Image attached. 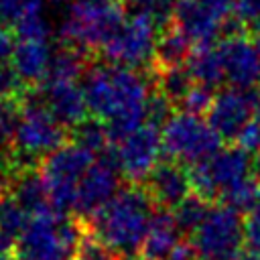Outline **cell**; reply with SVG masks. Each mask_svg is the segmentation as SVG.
<instances>
[{"mask_svg":"<svg viewBox=\"0 0 260 260\" xmlns=\"http://www.w3.org/2000/svg\"><path fill=\"white\" fill-rule=\"evenodd\" d=\"M12 28L18 41H49L51 24L45 16L43 0H28Z\"/></svg>","mask_w":260,"mask_h":260,"instance_id":"obj_24","label":"cell"},{"mask_svg":"<svg viewBox=\"0 0 260 260\" xmlns=\"http://www.w3.org/2000/svg\"><path fill=\"white\" fill-rule=\"evenodd\" d=\"M187 69L197 85L215 89L225 81V71H223V61L219 47L207 45V47H195L193 57L187 63Z\"/></svg>","mask_w":260,"mask_h":260,"instance_id":"obj_21","label":"cell"},{"mask_svg":"<svg viewBox=\"0 0 260 260\" xmlns=\"http://www.w3.org/2000/svg\"><path fill=\"white\" fill-rule=\"evenodd\" d=\"M181 230L169 209H158L152 215L150 230L142 244V260H169L171 254L181 246Z\"/></svg>","mask_w":260,"mask_h":260,"instance_id":"obj_18","label":"cell"},{"mask_svg":"<svg viewBox=\"0 0 260 260\" xmlns=\"http://www.w3.org/2000/svg\"><path fill=\"white\" fill-rule=\"evenodd\" d=\"M195 49L191 39L175 24L158 32L156 49H154V65L156 69H171V67H185L193 57Z\"/></svg>","mask_w":260,"mask_h":260,"instance_id":"obj_20","label":"cell"},{"mask_svg":"<svg viewBox=\"0 0 260 260\" xmlns=\"http://www.w3.org/2000/svg\"><path fill=\"white\" fill-rule=\"evenodd\" d=\"M14 246H16V240H12L4 232H0V254H10Z\"/></svg>","mask_w":260,"mask_h":260,"instance_id":"obj_38","label":"cell"},{"mask_svg":"<svg viewBox=\"0 0 260 260\" xmlns=\"http://www.w3.org/2000/svg\"><path fill=\"white\" fill-rule=\"evenodd\" d=\"M244 238H246L248 250L260 254V209L248 213L244 221Z\"/></svg>","mask_w":260,"mask_h":260,"instance_id":"obj_35","label":"cell"},{"mask_svg":"<svg viewBox=\"0 0 260 260\" xmlns=\"http://www.w3.org/2000/svg\"><path fill=\"white\" fill-rule=\"evenodd\" d=\"M177 0H130V12L146 18L158 30L169 28L175 22Z\"/></svg>","mask_w":260,"mask_h":260,"instance_id":"obj_28","label":"cell"},{"mask_svg":"<svg viewBox=\"0 0 260 260\" xmlns=\"http://www.w3.org/2000/svg\"><path fill=\"white\" fill-rule=\"evenodd\" d=\"M215 89H209V87H203V85H193V89L187 93V98L183 100L181 108L183 112L187 114H193V116H203L211 110L213 106V100H215Z\"/></svg>","mask_w":260,"mask_h":260,"instance_id":"obj_30","label":"cell"},{"mask_svg":"<svg viewBox=\"0 0 260 260\" xmlns=\"http://www.w3.org/2000/svg\"><path fill=\"white\" fill-rule=\"evenodd\" d=\"M71 142L81 146L83 150L91 152L93 156H102L112 146V136L106 126V122L98 118H85L81 124L69 130Z\"/></svg>","mask_w":260,"mask_h":260,"instance_id":"obj_25","label":"cell"},{"mask_svg":"<svg viewBox=\"0 0 260 260\" xmlns=\"http://www.w3.org/2000/svg\"><path fill=\"white\" fill-rule=\"evenodd\" d=\"M20 116V102L0 98V142L10 144Z\"/></svg>","mask_w":260,"mask_h":260,"instance_id":"obj_31","label":"cell"},{"mask_svg":"<svg viewBox=\"0 0 260 260\" xmlns=\"http://www.w3.org/2000/svg\"><path fill=\"white\" fill-rule=\"evenodd\" d=\"M217 47L230 87L252 91L254 85L260 81V45L244 35L221 41Z\"/></svg>","mask_w":260,"mask_h":260,"instance_id":"obj_14","label":"cell"},{"mask_svg":"<svg viewBox=\"0 0 260 260\" xmlns=\"http://www.w3.org/2000/svg\"><path fill=\"white\" fill-rule=\"evenodd\" d=\"M144 189L158 209H175L193 193L189 171L177 160H160L146 177Z\"/></svg>","mask_w":260,"mask_h":260,"instance_id":"obj_16","label":"cell"},{"mask_svg":"<svg viewBox=\"0 0 260 260\" xmlns=\"http://www.w3.org/2000/svg\"><path fill=\"white\" fill-rule=\"evenodd\" d=\"M87 110L106 122L112 142L146 124V108L154 89L152 69L134 71L108 61H91L81 77Z\"/></svg>","mask_w":260,"mask_h":260,"instance_id":"obj_1","label":"cell"},{"mask_svg":"<svg viewBox=\"0 0 260 260\" xmlns=\"http://www.w3.org/2000/svg\"><path fill=\"white\" fill-rule=\"evenodd\" d=\"M234 16L242 24H256L260 20V0H234Z\"/></svg>","mask_w":260,"mask_h":260,"instance_id":"obj_34","label":"cell"},{"mask_svg":"<svg viewBox=\"0 0 260 260\" xmlns=\"http://www.w3.org/2000/svg\"><path fill=\"white\" fill-rule=\"evenodd\" d=\"M85 238L87 230L77 217L45 213L30 217L14 250L18 260H77Z\"/></svg>","mask_w":260,"mask_h":260,"instance_id":"obj_4","label":"cell"},{"mask_svg":"<svg viewBox=\"0 0 260 260\" xmlns=\"http://www.w3.org/2000/svg\"><path fill=\"white\" fill-rule=\"evenodd\" d=\"M154 211L156 205L142 185H126L89 217V234L120 258L130 260L140 254Z\"/></svg>","mask_w":260,"mask_h":260,"instance_id":"obj_2","label":"cell"},{"mask_svg":"<svg viewBox=\"0 0 260 260\" xmlns=\"http://www.w3.org/2000/svg\"><path fill=\"white\" fill-rule=\"evenodd\" d=\"M53 47L49 41H18L10 65L24 81L26 87H39L47 75L53 61Z\"/></svg>","mask_w":260,"mask_h":260,"instance_id":"obj_17","label":"cell"},{"mask_svg":"<svg viewBox=\"0 0 260 260\" xmlns=\"http://www.w3.org/2000/svg\"><path fill=\"white\" fill-rule=\"evenodd\" d=\"M28 213L20 207V203L12 195L0 197V232L10 236L12 240H18L24 228L28 225Z\"/></svg>","mask_w":260,"mask_h":260,"instance_id":"obj_29","label":"cell"},{"mask_svg":"<svg viewBox=\"0 0 260 260\" xmlns=\"http://www.w3.org/2000/svg\"><path fill=\"white\" fill-rule=\"evenodd\" d=\"M254 173H256V177L260 179V154L254 158Z\"/></svg>","mask_w":260,"mask_h":260,"instance_id":"obj_40","label":"cell"},{"mask_svg":"<svg viewBox=\"0 0 260 260\" xmlns=\"http://www.w3.org/2000/svg\"><path fill=\"white\" fill-rule=\"evenodd\" d=\"M37 91H39V98L45 104V108L65 128H75L89 114L83 87L77 81H51V79H47L37 87Z\"/></svg>","mask_w":260,"mask_h":260,"instance_id":"obj_15","label":"cell"},{"mask_svg":"<svg viewBox=\"0 0 260 260\" xmlns=\"http://www.w3.org/2000/svg\"><path fill=\"white\" fill-rule=\"evenodd\" d=\"M114 156L120 173L132 183L138 185L146 181L152 169L160 162L162 152V132L152 124H142L130 134L114 142Z\"/></svg>","mask_w":260,"mask_h":260,"instance_id":"obj_11","label":"cell"},{"mask_svg":"<svg viewBox=\"0 0 260 260\" xmlns=\"http://www.w3.org/2000/svg\"><path fill=\"white\" fill-rule=\"evenodd\" d=\"M152 75H154V87L173 106H181L183 100L187 98V93L195 85L187 65L185 67H171V69H156V67H152Z\"/></svg>","mask_w":260,"mask_h":260,"instance_id":"obj_23","label":"cell"},{"mask_svg":"<svg viewBox=\"0 0 260 260\" xmlns=\"http://www.w3.org/2000/svg\"><path fill=\"white\" fill-rule=\"evenodd\" d=\"M120 169L114 156V148L110 146L83 175L77 197H75V213L83 217H93L122 187H120Z\"/></svg>","mask_w":260,"mask_h":260,"instance_id":"obj_12","label":"cell"},{"mask_svg":"<svg viewBox=\"0 0 260 260\" xmlns=\"http://www.w3.org/2000/svg\"><path fill=\"white\" fill-rule=\"evenodd\" d=\"M91 165L93 154L73 142L63 144L41 162V175L55 213L67 215V211L75 209L77 187Z\"/></svg>","mask_w":260,"mask_h":260,"instance_id":"obj_6","label":"cell"},{"mask_svg":"<svg viewBox=\"0 0 260 260\" xmlns=\"http://www.w3.org/2000/svg\"><path fill=\"white\" fill-rule=\"evenodd\" d=\"M221 203L238 213H252L260 209V179L248 177L246 181L234 185L221 195Z\"/></svg>","mask_w":260,"mask_h":260,"instance_id":"obj_27","label":"cell"},{"mask_svg":"<svg viewBox=\"0 0 260 260\" xmlns=\"http://www.w3.org/2000/svg\"><path fill=\"white\" fill-rule=\"evenodd\" d=\"M14 37L16 35L10 30V26L0 24V65H8L12 61V55L16 49Z\"/></svg>","mask_w":260,"mask_h":260,"instance_id":"obj_37","label":"cell"},{"mask_svg":"<svg viewBox=\"0 0 260 260\" xmlns=\"http://www.w3.org/2000/svg\"><path fill=\"white\" fill-rule=\"evenodd\" d=\"M91 61H93V55H89L77 47L61 43L53 51V61H51L47 79H51V81H77L79 77H83V73L87 71Z\"/></svg>","mask_w":260,"mask_h":260,"instance_id":"obj_22","label":"cell"},{"mask_svg":"<svg viewBox=\"0 0 260 260\" xmlns=\"http://www.w3.org/2000/svg\"><path fill=\"white\" fill-rule=\"evenodd\" d=\"M162 150L171 156V160L197 165L213 156L221 148L219 134L211 128L207 120L201 116H193L187 112H177L162 126Z\"/></svg>","mask_w":260,"mask_h":260,"instance_id":"obj_7","label":"cell"},{"mask_svg":"<svg viewBox=\"0 0 260 260\" xmlns=\"http://www.w3.org/2000/svg\"><path fill=\"white\" fill-rule=\"evenodd\" d=\"M242 213L219 205L213 207L207 219L191 236V246L199 260H234L246 244Z\"/></svg>","mask_w":260,"mask_h":260,"instance_id":"obj_9","label":"cell"},{"mask_svg":"<svg viewBox=\"0 0 260 260\" xmlns=\"http://www.w3.org/2000/svg\"><path fill=\"white\" fill-rule=\"evenodd\" d=\"M53 2H61V0H53Z\"/></svg>","mask_w":260,"mask_h":260,"instance_id":"obj_44","label":"cell"},{"mask_svg":"<svg viewBox=\"0 0 260 260\" xmlns=\"http://www.w3.org/2000/svg\"><path fill=\"white\" fill-rule=\"evenodd\" d=\"M67 140V128L55 120L39 98L37 87H30L20 98V116L10 142L12 160L20 171L35 169L49 154L61 148Z\"/></svg>","mask_w":260,"mask_h":260,"instance_id":"obj_3","label":"cell"},{"mask_svg":"<svg viewBox=\"0 0 260 260\" xmlns=\"http://www.w3.org/2000/svg\"><path fill=\"white\" fill-rule=\"evenodd\" d=\"M28 0H0V24L14 26Z\"/></svg>","mask_w":260,"mask_h":260,"instance_id":"obj_36","label":"cell"},{"mask_svg":"<svg viewBox=\"0 0 260 260\" xmlns=\"http://www.w3.org/2000/svg\"><path fill=\"white\" fill-rule=\"evenodd\" d=\"M126 20L122 0H71L61 22V41L89 55L102 51Z\"/></svg>","mask_w":260,"mask_h":260,"instance_id":"obj_5","label":"cell"},{"mask_svg":"<svg viewBox=\"0 0 260 260\" xmlns=\"http://www.w3.org/2000/svg\"><path fill=\"white\" fill-rule=\"evenodd\" d=\"M254 171V158L238 144L221 146L213 156L203 162H197L189 169L191 187L201 197L213 201L234 185L246 181Z\"/></svg>","mask_w":260,"mask_h":260,"instance_id":"obj_8","label":"cell"},{"mask_svg":"<svg viewBox=\"0 0 260 260\" xmlns=\"http://www.w3.org/2000/svg\"><path fill=\"white\" fill-rule=\"evenodd\" d=\"M211 209H213V207H211V201L193 191V193H191L189 197H185L171 213H173V217H175V221H177L181 234L193 236V234L199 230V225L207 219V215H209Z\"/></svg>","mask_w":260,"mask_h":260,"instance_id":"obj_26","label":"cell"},{"mask_svg":"<svg viewBox=\"0 0 260 260\" xmlns=\"http://www.w3.org/2000/svg\"><path fill=\"white\" fill-rule=\"evenodd\" d=\"M236 144L246 150L248 154H252L254 158L260 154V122L258 120H252L244 130L242 134L236 138Z\"/></svg>","mask_w":260,"mask_h":260,"instance_id":"obj_33","label":"cell"},{"mask_svg":"<svg viewBox=\"0 0 260 260\" xmlns=\"http://www.w3.org/2000/svg\"><path fill=\"white\" fill-rule=\"evenodd\" d=\"M0 260H18L16 254H0Z\"/></svg>","mask_w":260,"mask_h":260,"instance_id":"obj_42","label":"cell"},{"mask_svg":"<svg viewBox=\"0 0 260 260\" xmlns=\"http://www.w3.org/2000/svg\"><path fill=\"white\" fill-rule=\"evenodd\" d=\"M258 93L236 87H223L215 93L213 106L207 112V122L221 140H236L256 114Z\"/></svg>","mask_w":260,"mask_h":260,"instance_id":"obj_13","label":"cell"},{"mask_svg":"<svg viewBox=\"0 0 260 260\" xmlns=\"http://www.w3.org/2000/svg\"><path fill=\"white\" fill-rule=\"evenodd\" d=\"M26 89H30V87L24 85V81L18 77V73L14 71V67L10 63L0 65V98L20 102V98L24 95Z\"/></svg>","mask_w":260,"mask_h":260,"instance_id":"obj_32","label":"cell"},{"mask_svg":"<svg viewBox=\"0 0 260 260\" xmlns=\"http://www.w3.org/2000/svg\"><path fill=\"white\" fill-rule=\"evenodd\" d=\"M252 30H254V35H256V39H258V43H260V20L252 26Z\"/></svg>","mask_w":260,"mask_h":260,"instance_id":"obj_41","label":"cell"},{"mask_svg":"<svg viewBox=\"0 0 260 260\" xmlns=\"http://www.w3.org/2000/svg\"><path fill=\"white\" fill-rule=\"evenodd\" d=\"M158 28L146 18L132 14L126 16L116 35L106 43L102 55L108 63L128 67L134 71L152 69L154 65V49L158 39Z\"/></svg>","mask_w":260,"mask_h":260,"instance_id":"obj_10","label":"cell"},{"mask_svg":"<svg viewBox=\"0 0 260 260\" xmlns=\"http://www.w3.org/2000/svg\"><path fill=\"white\" fill-rule=\"evenodd\" d=\"M234 260H260V254H256L252 250H246V252H240Z\"/></svg>","mask_w":260,"mask_h":260,"instance_id":"obj_39","label":"cell"},{"mask_svg":"<svg viewBox=\"0 0 260 260\" xmlns=\"http://www.w3.org/2000/svg\"><path fill=\"white\" fill-rule=\"evenodd\" d=\"M256 120L260 122V93H258V100H256Z\"/></svg>","mask_w":260,"mask_h":260,"instance_id":"obj_43","label":"cell"},{"mask_svg":"<svg viewBox=\"0 0 260 260\" xmlns=\"http://www.w3.org/2000/svg\"><path fill=\"white\" fill-rule=\"evenodd\" d=\"M10 195L20 203V207L30 215H45V213H55L51 207V199H49V191L47 185L43 181L41 171L35 169H26L16 173Z\"/></svg>","mask_w":260,"mask_h":260,"instance_id":"obj_19","label":"cell"}]
</instances>
